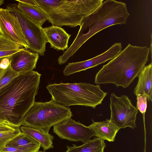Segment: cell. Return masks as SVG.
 <instances>
[{
    "mask_svg": "<svg viewBox=\"0 0 152 152\" xmlns=\"http://www.w3.org/2000/svg\"><path fill=\"white\" fill-rule=\"evenodd\" d=\"M41 74L33 70L19 74L0 89V122L19 128L35 102Z\"/></svg>",
    "mask_w": 152,
    "mask_h": 152,
    "instance_id": "6da1fadb",
    "label": "cell"
},
{
    "mask_svg": "<svg viewBox=\"0 0 152 152\" xmlns=\"http://www.w3.org/2000/svg\"><path fill=\"white\" fill-rule=\"evenodd\" d=\"M129 15L125 3L115 0L103 2L82 20L76 37L58 58V62L61 65L66 63L87 40L102 30L115 25L126 24Z\"/></svg>",
    "mask_w": 152,
    "mask_h": 152,
    "instance_id": "7a4b0ae2",
    "label": "cell"
},
{
    "mask_svg": "<svg viewBox=\"0 0 152 152\" xmlns=\"http://www.w3.org/2000/svg\"><path fill=\"white\" fill-rule=\"evenodd\" d=\"M150 48L129 44L96 73L95 83L128 87L148 60Z\"/></svg>",
    "mask_w": 152,
    "mask_h": 152,
    "instance_id": "3957f363",
    "label": "cell"
},
{
    "mask_svg": "<svg viewBox=\"0 0 152 152\" xmlns=\"http://www.w3.org/2000/svg\"><path fill=\"white\" fill-rule=\"evenodd\" d=\"M52 26L74 27L98 8L103 0H35Z\"/></svg>",
    "mask_w": 152,
    "mask_h": 152,
    "instance_id": "277c9868",
    "label": "cell"
},
{
    "mask_svg": "<svg viewBox=\"0 0 152 152\" xmlns=\"http://www.w3.org/2000/svg\"><path fill=\"white\" fill-rule=\"evenodd\" d=\"M46 88L51 100L66 107L78 105L94 109L107 94L99 85L84 83L51 84Z\"/></svg>",
    "mask_w": 152,
    "mask_h": 152,
    "instance_id": "5b68a950",
    "label": "cell"
},
{
    "mask_svg": "<svg viewBox=\"0 0 152 152\" xmlns=\"http://www.w3.org/2000/svg\"><path fill=\"white\" fill-rule=\"evenodd\" d=\"M68 107L51 100L35 102L26 114L22 125L49 133L50 128L72 116Z\"/></svg>",
    "mask_w": 152,
    "mask_h": 152,
    "instance_id": "8992f818",
    "label": "cell"
},
{
    "mask_svg": "<svg viewBox=\"0 0 152 152\" xmlns=\"http://www.w3.org/2000/svg\"><path fill=\"white\" fill-rule=\"evenodd\" d=\"M110 121L119 129L129 127L136 128V121L138 110L126 95L118 96L112 93L110 97Z\"/></svg>",
    "mask_w": 152,
    "mask_h": 152,
    "instance_id": "52a82bcc",
    "label": "cell"
},
{
    "mask_svg": "<svg viewBox=\"0 0 152 152\" xmlns=\"http://www.w3.org/2000/svg\"><path fill=\"white\" fill-rule=\"evenodd\" d=\"M17 18L22 32L29 45V49L41 56H44L47 42L41 28L25 16L17 5L10 4L6 8Z\"/></svg>",
    "mask_w": 152,
    "mask_h": 152,
    "instance_id": "ba28073f",
    "label": "cell"
},
{
    "mask_svg": "<svg viewBox=\"0 0 152 152\" xmlns=\"http://www.w3.org/2000/svg\"><path fill=\"white\" fill-rule=\"evenodd\" d=\"M53 132L60 138L72 141L86 143L94 136L93 130L71 118L54 126Z\"/></svg>",
    "mask_w": 152,
    "mask_h": 152,
    "instance_id": "9c48e42d",
    "label": "cell"
},
{
    "mask_svg": "<svg viewBox=\"0 0 152 152\" xmlns=\"http://www.w3.org/2000/svg\"><path fill=\"white\" fill-rule=\"evenodd\" d=\"M0 34L28 49L29 45L17 17L7 9L0 8Z\"/></svg>",
    "mask_w": 152,
    "mask_h": 152,
    "instance_id": "30bf717a",
    "label": "cell"
},
{
    "mask_svg": "<svg viewBox=\"0 0 152 152\" xmlns=\"http://www.w3.org/2000/svg\"><path fill=\"white\" fill-rule=\"evenodd\" d=\"M121 43H115L103 53L91 59L80 62L69 63L63 71L64 75L71 74L94 67L111 60L121 51Z\"/></svg>",
    "mask_w": 152,
    "mask_h": 152,
    "instance_id": "8fae6325",
    "label": "cell"
},
{
    "mask_svg": "<svg viewBox=\"0 0 152 152\" xmlns=\"http://www.w3.org/2000/svg\"><path fill=\"white\" fill-rule=\"evenodd\" d=\"M39 54L25 48L10 56L12 69L19 74L33 70L35 69Z\"/></svg>",
    "mask_w": 152,
    "mask_h": 152,
    "instance_id": "7c38bea8",
    "label": "cell"
},
{
    "mask_svg": "<svg viewBox=\"0 0 152 152\" xmlns=\"http://www.w3.org/2000/svg\"><path fill=\"white\" fill-rule=\"evenodd\" d=\"M42 30L50 47L57 50L68 48V43L71 35L61 27L54 26L42 28Z\"/></svg>",
    "mask_w": 152,
    "mask_h": 152,
    "instance_id": "4fadbf2b",
    "label": "cell"
},
{
    "mask_svg": "<svg viewBox=\"0 0 152 152\" xmlns=\"http://www.w3.org/2000/svg\"><path fill=\"white\" fill-rule=\"evenodd\" d=\"M137 77V83L134 93L136 95H145L149 101H152V63L145 66Z\"/></svg>",
    "mask_w": 152,
    "mask_h": 152,
    "instance_id": "5bb4252c",
    "label": "cell"
},
{
    "mask_svg": "<svg viewBox=\"0 0 152 152\" xmlns=\"http://www.w3.org/2000/svg\"><path fill=\"white\" fill-rule=\"evenodd\" d=\"M89 126L93 130L94 136L109 142H114L117 133L120 130L110 119L95 122Z\"/></svg>",
    "mask_w": 152,
    "mask_h": 152,
    "instance_id": "9a60e30c",
    "label": "cell"
},
{
    "mask_svg": "<svg viewBox=\"0 0 152 152\" xmlns=\"http://www.w3.org/2000/svg\"><path fill=\"white\" fill-rule=\"evenodd\" d=\"M5 145L15 147L23 152H37L40 147L38 142L21 132Z\"/></svg>",
    "mask_w": 152,
    "mask_h": 152,
    "instance_id": "2e32d148",
    "label": "cell"
},
{
    "mask_svg": "<svg viewBox=\"0 0 152 152\" xmlns=\"http://www.w3.org/2000/svg\"><path fill=\"white\" fill-rule=\"evenodd\" d=\"M20 129L21 132L38 142L44 151L53 148L54 137L49 133L22 125L20 127Z\"/></svg>",
    "mask_w": 152,
    "mask_h": 152,
    "instance_id": "e0dca14e",
    "label": "cell"
},
{
    "mask_svg": "<svg viewBox=\"0 0 152 152\" xmlns=\"http://www.w3.org/2000/svg\"><path fill=\"white\" fill-rule=\"evenodd\" d=\"M17 7L25 16L41 28L45 22L48 20L46 14L38 6L19 2Z\"/></svg>",
    "mask_w": 152,
    "mask_h": 152,
    "instance_id": "ac0fdd59",
    "label": "cell"
},
{
    "mask_svg": "<svg viewBox=\"0 0 152 152\" xmlns=\"http://www.w3.org/2000/svg\"><path fill=\"white\" fill-rule=\"evenodd\" d=\"M106 146L104 140L96 137L79 146L74 144L72 146H67L65 152H104Z\"/></svg>",
    "mask_w": 152,
    "mask_h": 152,
    "instance_id": "d6986e66",
    "label": "cell"
},
{
    "mask_svg": "<svg viewBox=\"0 0 152 152\" xmlns=\"http://www.w3.org/2000/svg\"><path fill=\"white\" fill-rule=\"evenodd\" d=\"M23 48L22 46L0 34V58L10 56Z\"/></svg>",
    "mask_w": 152,
    "mask_h": 152,
    "instance_id": "ffe728a7",
    "label": "cell"
},
{
    "mask_svg": "<svg viewBox=\"0 0 152 152\" xmlns=\"http://www.w3.org/2000/svg\"><path fill=\"white\" fill-rule=\"evenodd\" d=\"M19 75L18 73L12 69L10 64L0 78V89L7 84Z\"/></svg>",
    "mask_w": 152,
    "mask_h": 152,
    "instance_id": "44dd1931",
    "label": "cell"
},
{
    "mask_svg": "<svg viewBox=\"0 0 152 152\" xmlns=\"http://www.w3.org/2000/svg\"><path fill=\"white\" fill-rule=\"evenodd\" d=\"M20 128L14 131L0 132V149L20 132Z\"/></svg>",
    "mask_w": 152,
    "mask_h": 152,
    "instance_id": "7402d4cb",
    "label": "cell"
},
{
    "mask_svg": "<svg viewBox=\"0 0 152 152\" xmlns=\"http://www.w3.org/2000/svg\"><path fill=\"white\" fill-rule=\"evenodd\" d=\"M137 97V108L142 114L143 118L147 108V97L145 95H138Z\"/></svg>",
    "mask_w": 152,
    "mask_h": 152,
    "instance_id": "603a6c76",
    "label": "cell"
},
{
    "mask_svg": "<svg viewBox=\"0 0 152 152\" xmlns=\"http://www.w3.org/2000/svg\"><path fill=\"white\" fill-rule=\"evenodd\" d=\"M9 124L0 122V132L14 131L18 128Z\"/></svg>",
    "mask_w": 152,
    "mask_h": 152,
    "instance_id": "cb8c5ba5",
    "label": "cell"
},
{
    "mask_svg": "<svg viewBox=\"0 0 152 152\" xmlns=\"http://www.w3.org/2000/svg\"><path fill=\"white\" fill-rule=\"evenodd\" d=\"M0 152H23L12 147L4 145L0 149Z\"/></svg>",
    "mask_w": 152,
    "mask_h": 152,
    "instance_id": "d4e9b609",
    "label": "cell"
},
{
    "mask_svg": "<svg viewBox=\"0 0 152 152\" xmlns=\"http://www.w3.org/2000/svg\"><path fill=\"white\" fill-rule=\"evenodd\" d=\"M16 1L23 3L29 5L37 7V4L35 0H16Z\"/></svg>",
    "mask_w": 152,
    "mask_h": 152,
    "instance_id": "484cf974",
    "label": "cell"
},
{
    "mask_svg": "<svg viewBox=\"0 0 152 152\" xmlns=\"http://www.w3.org/2000/svg\"><path fill=\"white\" fill-rule=\"evenodd\" d=\"M4 58H0V78L4 74L6 69L2 67L1 65V61Z\"/></svg>",
    "mask_w": 152,
    "mask_h": 152,
    "instance_id": "4316f807",
    "label": "cell"
},
{
    "mask_svg": "<svg viewBox=\"0 0 152 152\" xmlns=\"http://www.w3.org/2000/svg\"><path fill=\"white\" fill-rule=\"evenodd\" d=\"M4 1L3 0H0V6L4 3Z\"/></svg>",
    "mask_w": 152,
    "mask_h": 152,
    "instance_id": "83f0119b",
    "label": "cell"
},
{
    "mask_svg": "<svg viewBox=\"0 0 152 152\" xmlns=\"http://www.w3.org/2000/svg\"><path fill=\"white\" fill-rule=\"evenodd\" d=\"M37 152H45V151H39Z\"/></svg>",
    "mask_w": 152,
    "mask_h": 152,
    "instance_id": "f1b7e54d",
    "label": "cell"
}]
</instances>
